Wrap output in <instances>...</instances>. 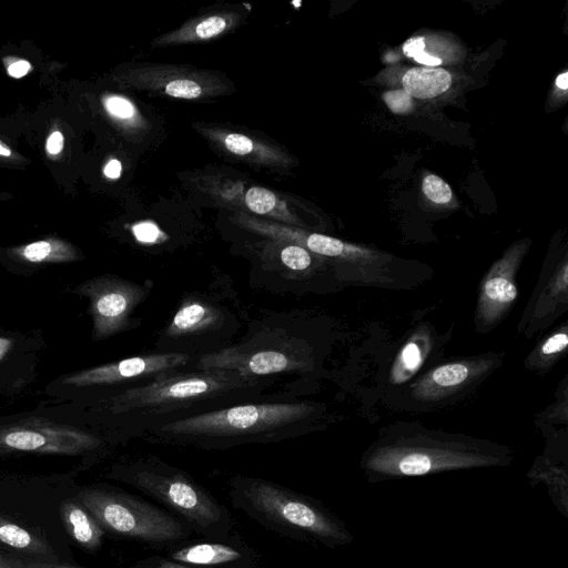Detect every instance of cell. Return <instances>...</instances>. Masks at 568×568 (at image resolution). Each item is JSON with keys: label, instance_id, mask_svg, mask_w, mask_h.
I'll use <instances>...</instances> for the list:
<instances>
[{"label": "cell", "instance_id": "38", "mask_svg": "<svg viewBox=\"0 0 568 568\" xmlns=\"http://www.w3.org/2000/svg\"><path fill=\"white\" fill-rule=\"evenodd\" d=\"M556 85L561 90H567L568 88V72H564L559 74L556 79Z\"/></svg>", "mask_w": 568, "mask_h": 568}, {"label": "cell", "instance_id": "36", "mask_svg": "<svg viewBox=\"0 0 568 568\" xmlns=\"http://www.w3.org/2000/svg\"><path fill=\"white\" fill-rule=\"evenodd\" d=\"M122 164L116 159H111L103 169V173L106 178L115 180L121 175Z\"/></svg>", "mask_w": 568, "mask_h": 568}, {"label": "cell", "instance_id": "18", "mask_svg": "<svg viewBox=\"0 0 568 568\" xmlns=\"http://www.w3.org/2000/svg\"><path fill=\"white\" fill-rule=\"evenodd\" d=\"M517 296L515 284L507 276L496 275L489 278L483 291V298L493 308H504L511 304Z\"/></svg>", "mask_w": 568, "mask_h": 568}, {"label": "cell", "instance_id": "24", "mask_svg": "<svg viewBox=\"0 0 568 568\" xmlns=\"http://www.w3.org/2000/svg\"><path fill=\"white\" fill-rule=\"evenodd\" d=\"M423 192L433 202L444 204L450 201L452 190L449 185L437 175H427L423 180Z\"/></svg>", "mask_w": 568, "mask_h": 568}, {"label": "cell", "instance_id": "11", "mask_svg": "<svg viewBox=\"0 0 568 568\" xmlns=\"http://www.w3.org/2000/svg\"><path fill=\"white\" fill-rule=\"evenodd\" d=\"M270 240L253 263L251 286L276 294H300L307 290L314 277V253L295 243Z\"/></svg>", "mask_w": 568, "mask_h": 568}, {"label": "cell", "instance_id": "35", "mask_svg": "<svg viewBox=\"0 0 568 568\" xmlns=\"http://www.w3.org/2000/svg\"><path fill=\"white\" fill-rule=\"evenodd\" d=\"M24 568H78L72 566H67L59 562H49V561H39L31 559H21Z\"/></svg>", "mask_w": 568, "mask_h": 568}, {"label": "cell", "instance_id": "39", "mask_svg": "<svg viewBox=\"0 0 568 568\" xmlns=\"http://www.w3.org/2000/svg\"><path fill=\"white\" fill-rule=\"evenodd\" d=\"M11 346V341L8 338L0 337V359L7 354Z\"/></svg>", "mask_w": 568, "mask_h": 568}, {"label": "cell", "instance_id": "9", "mask_svg": "<svg viewBox=\"0 0 568 568\" xmlns=\"http://www.w3.org/2000/svg\"><path fill=\"white\" fill-rule=\"evenodd\" d=\"M152 288L150 280L140 284L114 275L89 282L83 291L91 301L94 337L106 338L139 327L142 321L134 312L148 300Z\"/></svg>", "mask_w": 568, "mask_h": 568}, {"label": "cell", "instance_id": "32", "mask_svg": "<svg viewBox=\"0 0 568 568\" xmlns=\"http://www.w3.org/2000/svg\"><path fill=\"white\" fill-rule=\"evenodd\" d=\"M420 361L418 346L415 343L407 344L402 353V363L406 368L414 369Z\"/></svg>", "mask_w": 568, "mask_h": 568}, {"label": "cell", "instance_id": "14", "mask_svg": "<svg viewBox=\"0 0 568 568\" xmlns=\"http://www.w3.org/2000/svg\"><path fill=\"white\" fill-rule=\"evenodd\" d=\"M60 515L70 537L82 549L95 551L101 547L106 532L77 497L61 504Z\"/></svg>", "mask_w": 568, "mask_h": 568}, {"label": "cell", "instance_id": "26", "mask_svg": "<svg viewBox=\"0 0 568 568\" xmlns=\"http://www.w3.org/2000/svg\"><path fill=\"white\" fill-rule=\"evenodd\" d=\"M383 100L394 113H407L413 108L412 97L404 89L385 92Z\"/></svg>", "mask_w": 568, "mask_h": 568}, {"label": "cell", "instance_id": "15", "mask_svg": "<svg viewBox=\"0 0 568 568\" xmlns=\"http://www.w3.org/2000/svg\"><path fill=\"white\" fill-rule=\"evenodd\" d=\"M0 549L21 552L26 559L58 562L51 548L38 535L0 515Z\"/></svg>", "mask_w": 568, "mask_h": 568}, {"label": "cell", "instance_id": "22", "mask_svg": "<svg viewBox=\"0 0 568 568\" xmlns=\"http://www.w3.org/2000/svg\"><path fill=\"white\" fill-rule=\"evenodd\" d=\"M105 111L115 120L130 122L136 119L134 104L121 95H108L103 99Z\"/></svg>", "mask_w": 568, "mask_h": 568}, {"label": "cell", "instance_id": "25", "mask_svg": "<svg viewBox=\"0 0 568 568\" xmlns=\"http://www.w3.org/2000/svg\"><path fill=\"white\" fill-rule=\"evenodd\" d=\"M222 141L229 152L239 156L258 152V146L255 145L254 141L241 133H227Z\"/></svg>", "mask_w": 568, "mask_h": 568}, {"label": "cell", "instance_id": "10", "mask_svg": "<svg viewBox=\"0 0 568 568\" xmlns=\"http://www.w3.org/2000/svg\"><path fill=\"white\" fill-rule=\"evenodd\" d=\"M195 359L175 353L141 354L78 372L64 378L63 384L75 387H118L121 394L162 375L192 369Z\"/></svg>", "mask_w": 568, "mask_h": 568}, {"label": "cell", "instance_id": "23", "mask_svg": "<svg viewBox=\"0 0 568 568\" xmlns=\"http://www.w3.org/2000/svg\"><path fill=\"white\" fill-rule=\"evenodd\" d=\"M163 91L179 99H196L203 94L202 85L189 78L172 79L163 85Z\"/></svg>", "mask_w": 568, "mask_h": 568}, {"label": "cell", "instance_id": "30", "mask_svg": "<svg viewBox=\"0 0 568 568\" xmlns=\"http://www.w3.org/2000/svg\"><path fill=\"white\" fill-rule=\"evenodd\" d=\"M6 60L9 61L6 62L7 73L14 79H20L32 70V65L27 60L16 58H9Z\"/></svg>", "mask_w": 568, "mask_h": 568}, {"label": "cell", "instance_id": "21", "mask_svg": "<svg viewBox=\"0 0 568 568\" xmlns=\"http://www.w3.org/2000/svg\"><path fill=\"white\" fill-rule=\"evenodd\" d=\"M469 375V369L465 364L452 363L435 369L432 375V382L439 387H453L462 384Z\"/></svg>", "mask_w": 568, "mask_h": 568}, {"label": "cell", "instance_id": "13", "mask_svg": "<svg viewBox=\"0 0 568 568\" xmlns=\"http://www.w3.org/2000/svg\"><path fill=\"white\" fill-rule=\"evenodd\" d=\"M166 558L192 568H257L253 549L234 538L187 544L171 549Z\"/></svg>", "mask_w": 568, "mask_h": 568}, {"label": "cell", "instance_id": "19", "mask_svg": "<svg viewBox=\"0 0 568 568\" xmlns=\"http://www.w3.org/2000/svg\"><path fill=\"white\" fill-rule=\"evenodd\" d=\"M229 27L226 16L213 14L197 21L191 31H184L181 40H206L223 33Z\"/></svg>", "mask_w": 568, "mask_h": 568}, {"label": "cell", "instance_id": "16", "mask_svg": "<svg viewBox=\"0 0 568 568\" xmlns=\"http://www.w3.org/2000/svg\"><path fill=\"white\" fill-rule=\"evenodd\" d=\"M402 83L410 97L430 99L449 89L452 75L440 68H413L405 72Z\"/></svg>", "mask_w": 568, "mask_h": 568}, {"label": "cell", "instance_id": "3", "mask_svg": "<svg viewBox=\"0 0 568 568\" xmlns=\"http://www.w3.org/2000/svg\"><path fill=\"white\" fill-rule=\"evenodd\" d=\"M227 494L234 508L283 536L328 548L353 540L345 524L320 503L273 481L236 475Z\"/></svg>", "mask_w": 568, "mask_h": 568}, {"label": "cell", "instance_id": "40", "mask_svg": "<svg viewBox=\"0 0 568 568\" xmlns=\"http://www.w3.org/2000/svg\"><path fill=\"white\" fill-rule=\"evenodd\" d=\"M0 156H2V158H12L13 156V151L1 140H0Z\"/></svg>", "mask_w": 568, "mask_h": 568}, {"label": "cell", "instance_id": "34", "mask_svg": "<svg viewBox=\"0 0 568 568\" xmlns=\"http://www.w3.org/2000/svg\"><path fill=\"white\" fill-rule=\"evenodd\" d=\"M0 568H24L21 558L0 549Z\"/></svg>", "mask_w": 568, "mask_h": 568}, {"label": "cell", "instance_id": "27", "mask_svg": "<svg viewBox=\"0 0 568 568\" xmlns=\"http://www.w3.org/2000/svg\"><path fill=\"white\" fill-rule=\"evenodd\" d=\"M133 235L138 242L153 244L160 240L161 231L151 222H141L132 229Z\"/></svg>", "mask_w": 568, "mask_h": 568}, {"label": "cell", "instance_id": "6", "mask_svg": "<svg viewBox=\"0 0 568 568\" xmlns=\"http://www.w3.org/2000/svg\"><path fill=\"white\" fill-rule=\"evenodd\" d=\"M240 327L239 315L223 297L189 292L180 298L169 322L158 332L154 349L199 358L231 346Z\"/></svg>", "mask_w": 568, "mask_h": 568}, {"label": "cell", "instance_id": "2", "mask_svg": "<svg viewBox=\"0 0 568 568\" xmlns=\"http://www.w3.org/2000/svg\"><path fill=\"white\" fill-rule=\"evenodd\" d=\"M321 410L286 393L268 395L156 428L142 440L202 450L290 440L314 429Z\"/></svg>", "mask_w": 568, "mask_h": 568}, {"label": "cell", "instance_id": "20", "mask_svg": "<svg viewBox=\"0 0 568 568\" xmlns=\"http://www.w3.org/2000/svg\"><path fill=\"white\" fill-rule=\"evenodd\" d=\"M244 202L248 210L256 214H270L275 211L278 203L272 191L261 186L250 187L244 195Z\"/></svg>", "mask_w": 568, "mask_h": 568}, {"label": "cell", "instance_id": "29", "mask_svg": "<svg viewBox=\"0 0 568 568\" xmlns=\"http://www.w3.org/2000/svg\"><path fill=\"white\" fill-rule=\"evenodd\" d=\"M568 345V336L566 333H556L549 337L542 345L541 352L545 355H552L564 351Z\"/></svg>", "mask_w": 568, "mask_h": 568}, {"label": "cell", "instance_id": "5", "mask_svg": "<svg viewBox=\"0 0 568 568\" xmlns=\"http://www.w3.org/2000/svg\"><path fill=\"white\" fill-rule=\"evenodd\" d=\"M112 477L151 497L209 540H227L230 511L183 469L151 454L115 465Z\"/></svg>", "mask_w": 568, "mask_h": 568}, {"label": "cell", "instance_id": "33", "mask_svg": "<svg viewBox=\"0 0 568 568\" xmlns=\"http://www.w3.org/2000/svg\"><path fill=\"white\" fill-rule=\"evenodd\" d=\"M425 39L424 37L412 38L407 40L403 45L405 55L414 58L419 52L424 51Z\"/></svg>", "mask_w": 568, "mask_h": 568}, {"label": "cell", "instance_id": "12", "mask_svg": "<svg viewBox=\"0 0 568 568\" xmlns=\"http://www.w3.org/2000/svg\"><path fill=\"white\" fill-rule=\"evenodd\" d=\"M102 438L67 425L32 418L0 428V449L79 455L100 449Z\"/></svg>", "mask_w": 568, "mask_h": 568}, {"label": "cell", "instance_id": "4", "mask_svg": "<svg viewBox=\"0 0 568 568\" xmlns=\"http://www.w3.org/2000/svg\"><path fill=\"white\" fill-rule=\"evenodd\" d=\"M313 349L293 313L252 321L236 343L195 359L192 369H230L254 377L303 375L313 368Z\"/></svg>", "mask_w": 568, "mask_h": 568}, {"label": "cell", "instance_id": "1", "mask_svg": "<svg viewBox=\"0 0 568 568\" xmlns=\"http://www.w3.org/2000/svg\"><path fill=\"white\" fill-rule=\"evenodd\" d=\"M230 369H185L125 390L104 403L122 439L199 415L267 397L276 384Z\"/></svg>", "mask_w": 568, "mask_h": 568}, {"label": "cell", "instance_id": "8", "mask_svg": "<svg viewBox=\"0 0 568 568\" xmlns=\"http://www.w3.org/2000/svg\"><path fill=\"white\" fill-rule=\"evenodd\" d=\"M495 453L477 448L452 445L388 446L371 453L364 469L368 478L381 480L392 477L422 476L458 468L480 467L499 464Z\"/></svg>", "mask_w": 568, "mask_h": 568}, {"label": "cell", "instance_id": "31", "mask_svg": "<svg viewBox=\"0 0 568 568\" xmlns=\"http://www.w3.org/2000/svg\"><path fill=\"white\" fill-rule=\"evenodd\" d=\"M64 146V136L59 130L52 131L45 141V151L51 158L58 156Z\"/></svg>", "mask_w": 568, "mask_h": 568}, {"label": "cell", "instance_id": "17", "mask_svg": "<svg viewBox=\"0 0 568 568\" xmlns=\"http://www.w3.org/2000/svg\"><path fill=\"white\" fill-rule=\"evenodd\" d=\"M12 254L29 263H61L78 258V252L70 243L55 237L16 247Z\"/></svg>", "mask_w": 568, "mask_h": 568}, {"label": "cell", "instance_id": "7", "mask_svg": "<svg viewBox=\"0 0 568 568\" xmlns=\"http://www.w3.org/2000/svg\"><path fill=\"white\" fill-rule=\"evenodd\" d=\"M78 500L105 532L151 546H173L187 539L192 529L168 510L131 494L95 486L80 490Z\"/></svg>", "mask_w": 568, "mask_h": 568}, {"label": "cell", "instance_id": "37", "mask_svg": "<svg viewBox=\"0 0 568 568\" xmlns=\"http://www.w3.org/2000/svg\"><path fill=\"white\" fill-rule=\"evenodd\" d=\"M413 59L429 68H436V65H439L442 63V60L439 58L433 57L425 51L419 52Z\"/></svg>", "mask_w": 568, "mask_h": 568}, {"label": "cell", "instance_id": "28", "mask_svg": "<svg viewBox=\"0 0 568 568\" xmlns=\"http://www.w3.org/2000/svg\"><path fill=\"white\" fill-rule=\"evenodd\" d=\"M130 568H192L178 562H174L166 557L152 556L136 561Z\"/></svg>", "mask_w": 568, "mask_h": 568}]
</instances>
